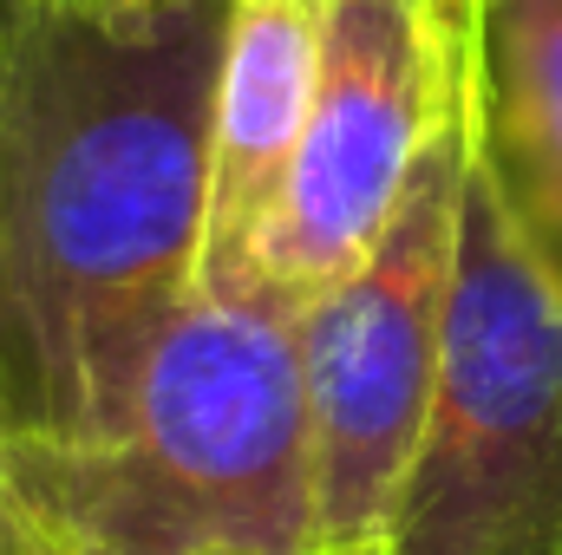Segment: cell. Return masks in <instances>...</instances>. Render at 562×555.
<instances>
[{
  "label": "cell",
  "instance_id": "cell-1",
  "mask_svg": "<svg viewBox=\"0 0 562 555\" xmlns=\"http://www.w3.org/2000/svg\"><path fill=\"white\" fill-rule=\"evenodd\" d=\"M229 0L92 20L20 0L0 79V438L112 431L203 294Z\"/></svg>",
  "mask_w": 562,
  "mask_h": 555
},
{
  "label": "cell",
  "instance_id": "cell-2",
  "mask_svg": "<svg viewBox=\"0 0 562 555\" xmlns=\"http://www.w3.org/2000/svg\"><path fill=\"white\" fill-rule=\"evenodd\" d=\"M0 464L66 555L321 550L294 307L196 294L112 431L0 438Z\"/></svg>",
  "mask_w": 562,
  "mask_h": 555
},
{
  "label": "cell",
  "instance_id": "cell-3",
  "mask_svg": "<svg viewBox=\"0 0 562 555\" xmlns=\"http://www.w3.org/2000/svg\"><path fill=\"white\" fill-rule=\"evenodd\" d=\"M380 555H562V301L464 163L425 438Z\"/></svg>",
  "mask_w": 562,
  "mask_h": 555
},
{
  "label": "cell",
  "instance_id": "cell-4",
  "mask_svg": "<svg viewBox=\"0 0 562 555\" xmlns=\"http://www.w3.org/2000/svg\"><path fill=\"white\" fill-rule=\"evenodd\" d=\"M471 132L464 112L425 144L380 242L294 307L321 550L380 555L425 438L458 269Z\"/></svg>",
  "mask_w": 562,
  "mask_h": 555
},
{
  "label": "cell",
  "instance_id": "cell-5",
  "mask_svg": "<svg viewBox=\"0 0 562 555\" xmlns=\"http://www.w3.org/2000/svg\"><path fill=\"white\" fill-rule=\"evenodd\" d=\"M471 0H321L307 138L262 249V294L301 307L393 223L406 177L458 112Z\"/></svg>",
  "mask_w": 562,
  "mask_h": 555
},
{
  "label": "cell",
  "instance_id": "cell-6",
  "mask_svg": "<svg viewBox=\"0 0 562 555\" xmlns=\"http://www.w3.org/2000/svg\"><path fill=\"white\" fill-rule=\"evenodd\" d=\"M314 66H321V0H229L216 112H210L203 294L269 301L262 249L276 236L294 150L307 138Z\"/></svg>",
  "mask_w": 562,
  "mask_h": 555
},
{
  "label": "cell",
  "instance_id": "cell-7",
  "mask_svg": "<svg viewBox=\"0 0 562 555\" xmlns=\"http://www.w3.org/2000/svg\"><path fill=\"white\" fill-rule=\"evenodd\" d=\"M471 163L562 301V0H471Z\"/></svg>",
  "mask_w": 562,
  "mask_h": 555
},
{
  "label": "cell",
  "instance_id": "cell-8",
  "mask_svg": "<svg viewBox=\"0 0 562 555\" xmlns=\"http://www.w3.org/2000/svg\"><path fill=\"white\" fill-rule=\"evenodd\" d=\"M0 555H66L53 536H46V523L26 510V497L13 490L7 464H0Z\"/></svg>",
  "mask_w": 562,
  "mask_h": 555
},
{
  "label": "cell",
  "instance_id": "cell-9",
  "mask_svg": "<svg viewBox=\"0 0 562 555\" xmlns=\"http://www.w3.org/2000/svg\"><path fill=\"white\" fill-rule=\"evenodd\" d=\"M33 7H59V13H92V20H125V13H157L177 0H33Z\"/></svg>",
  "mask_w": 562,
  "mask_h": 555
},
{
  "label": "cell",
  "instance_id": "cell-10",
  "mask_svg": "<svg viewBox=\"0 0 562 555\" xmlns=\"http://www.w3.org/2000/svg\"><path fill=\"white\" fill-rule=\"evenodd\" d=\"M13 26H20V0H0V79H7V46H13Z\"/></svg>",
  "mask_w": 562,
  "mask_h": 555
},
{
  "label": "cell",
  "instance_id": "cell-11",
  "mask_svg": "<svg viewBox=\"0 0 562 555\" xmlns=\"http://www.w3.org/2000/svg\"><path fill=\"white\" fill-rule=\"evenodd\" d=\"M203 555H262V550H203ZM301 555H360V550H301Z\"/></svg>",
  "mask_w": 562,
  "mask_h": 555
}]
</instances>
